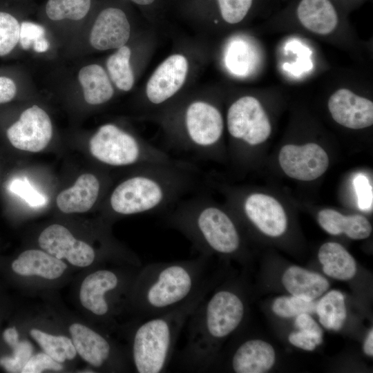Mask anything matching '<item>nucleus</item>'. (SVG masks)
<instances>
[{"mask_svg":"<svg viewBox=\"0 0 373 373\" xmlns=\"http://www.w3.org/2000/svg\"><path fill=\"white\" fill-rule=\"evenodd\" d=\"M66 268L61 259L39 249L24 251L12 263L13 271L18 275L37 276L48 280L58 278Z\"/></svg>","mask_w":373,"mask_h":373,"instance_id":"412c9836","label":"nucleus"},{"mask_svg":"<svg viewBox=\"0 0 373 373\" xmlns=\"http://www.w3.org/2000/svg\"><path fill=\"white\" fill-rule=\"evenodd\" d=\"M9 189L31 207H41L46 202V197L37 191L26 178L12 180L9 185Z\"/></svg>","mask_w":373,"mask_h":373,"instance_id":"473e14b6","label":"nucleus"},{"mask_svg":"<svg viewBox=\"0 0 373 373\" xmlns=\"http://www.w3.org/2000/svg\"><path fill=\"white\" fill-rule=\"evenodd\" d=\"M332 118L352 129H361L373 124V102L347 88L336 90L328 100Z\"/></svg>","mask_w":373,"mask_h":373,"instance_id":"4468645a","label":"nucleus"},{"mask_svg":"<svg viewBox=\"0 0 373 373\" xmlns=\"http://www.w3.org/2000/svg\"><path fill=\"white\" fill-rule=\"evenodd\" d=\"M63 366L46 353H39L30 357L21 372L23 373H40L44 370H61Z\"/></svg>","mask_w":373,"mask_h":373,"instance_id":"f704fd0d","label":"nucleus"},{"mask_svg":"<svg viewBox=\"0 0 373 373\" xmlns=\"http://www.w3.org/2000/svg\"><path fill=\"white\" fill-rule=\"evenodd\" d=\"M363 351L365 354L372 356L373 355V332L371 329L364 342Z\"/></svg>","mask_w":373,"mask_h":373,"instance_id":"a19ab883","label":"nucleus"},{"mask_svg":"<svg viewBox=\"0 0 373 373\" xmlns=\"http://www.w3.org/2000/svg\"><path fill=\"white\" fill-rule=\"evenodd\" d=\"M165 220L187 238L200 254L232 255L240 250V236L233 220L204 195L180 200L168 211Z\"/></svg>","mask_w":373,"mask_h":373,"instance_id":"39448f33","label":"nucleus"},{"mask_svg":"<svg viewBox=\"0 0 373 373\" xmlns=\"http://www.w3.org/2000/svg\"><path fill=\"white\" fill-rule=\"evenodd\" d=\"M147 119L159 124L169 145L203 159L216 153L224 129L221 110L204 88L187 90Z\"/></svg>","mask_w":373,"mask_h":373,"instance_id":"7ed1b4c3","label":"nucleus"},{"mask_svg":"<svg viewBox=\"0 0 373 373\" xmlns=\"http://www.w3.org/2000/svg\"><path fill=\"white\" fill-rule=\"evenodd\" d=\"M102 189L98 178L92 173L79 175L73 186L57 197V205L65 213H84L96 203Z\"/></svg>","mask_w":373,"mask_h":373,"instance_id":"a211bd4d","label":"nucleus"},{"mask_svg":"<svg viewBox=\"0 0 373 373\" xmlns=\"http://www.w3.org/2000/svg\"><path fill=\"white\" fill-rule=\"evenodd\" d=\"M11 144L17 149L39 152L52 136V126L48 113L37 105L22 112L19 119L6 132Z\"/></svg>","mask_w":373,"mask_h":373,"instance_id":"9d476101","label":"nucleus"},{"mask_svg":"<svg viewBox=\"0 0 373 373\" xmlns=\"http://www.w3.org/2000/svg\"><path fill=\"white\" fill-rule=\"evenodd\" d=\"M90 5L91 0H48L46 12L52 21H78L88 14Z\"/></svg>","mask_w":373,"mask_h":373,"instance_id":"c85d7f7f","label":"nucleus"},{"mask_svg":"<svg viewBox=\"0 0 373 373\" xmlns=\"http://www.w3.org/2000/svg\"><path fill=\"white\" fill-rule=\"evenodd\" d=\"M44 28L31 21H23L20 24L19 42L23 50H28L32 44L40 37H44Z\"/></svg>","mask_w":373,"mask_h":373,"instance_id":"c9c22d12","label":"nucleus"},{"mask_svg":"<svg viewBox=\"0 0 373 373\" xmlns=\"http://www.w3.org/2000/svg\"><path fill=\"white\" fill-rule=\"evenodd\" d=\"M78 79L84 99L88 104L102 105L114 96V85L106 70L101 65L91 64L82 67L79 71Z\"/></svg>","mask_w":373,"mask_h":373,"instance_id":"5701e85b","label":"nucleus"},{"mask_svg":"<svg viewBox=\"0 0 373 373\" xmlns=\"http://www.w3.org/2000/svg\"><path fill=\"white\" fill-rule=\"evenodd\" d=\"M316 312L321 325L334 331L339 330L346 318L344 296L337 290H332L316 303Z\"/></svg>","mask_w":373,"mask_h":373,"instance_id":"bb28decb","label":"nucleus"},{"mask_svg":"<svg viewBox=\"0 0 373 373\" xmlns=\"http://www.w3.org/2000/svg\"><path fill=\"white\" fill-rule=\"evenodd\" d=\"M288 339L293 345L307 351L314 350L322 342V337L300 330L291 333Z\"/></svg>","mask_w":373,"mask_h":373,"instance_id":"e433bc0d","label":"nucleus"},{"mask_svg":"<svg viewBox=\"0 0 373 373\" xmlns=\"http://www.w3.org/2000/svg\"><path fill=\"white\" fill-rule=\"evenodd\" d=\"M69 332L77 354L85 361L101 367L111 360L113 348L105 337L80 323L72 324Z\"/></svg>","mask_w":373,"mask_h":373,"instance_id":"6ab92c4d","label":"nucleus"},{"mask_svg":"<svg viewBox=\"0 0 373 373\" xmlns=\"http://www.w3.org/2000/svg\"><path fill=\"white\" fill-rule=\"evenodd\" d=\"M242 211L252 224L269 236H279L287 229L285 212L271 196L258 193L249 194L242 202Z\"/></svg>","mask_w":373,"mask_h":373,"instance_id":"2eb2a0df","label":"nucleus"},{"mask_svg":"<svg viewBox=\"0 0 373 373\" xmlns=\"http://www.w3.org/2000/svg\"><path fill=\"white\" fill-rule=\"evenodd\" d=\"M318 259L323 272L335 279L347 280L356 271V262L350 254L337 242H326L318 251Z\"/></svg>","mask_w":373,"mask_h":373,"instance_id":"a878e982","label":"nucleus"},{"mask_svg":"<svg viewBox=\"0 0 373 373\" xmlns=\"http://www.w3.org/2000/svg\"><path fill=\"white\" fill-rule=\"evenodd\" d=\"M296 13L303 26L318 35L331 33L338 23L337 10L331 0H300Z\"/></svg>","mask_w":373,"mask_h":373,"instance_id":"aec40b11","label":"nucleus"},{"mask_svg":"<svg viewBox=\"0 0 373 373\" xmlns=\"http://www.w3.org/2000/svg\"><path fill=\"white\" fill-rule=\"evenodd\" d=\"M353 185L357 195L358 206L362 211H370L372 207V186L367 176L357 174L353 180Z\"/></svg>","mask_w":373,"mask_h":373,"instance_id":"72a5a7b5","label":"nucleus"},{"mask_svg":"<svg viewBox=\"0 0 373 373\" xmlns=\"http://www.w3.org/2000/svg\"><path fill=\"white\" fill-rule=\"evenodd\" d=\"M282 283L292 296L306 300H315L329 286L323 276L297 266H291L284 272Z\"/></svg>","mask_w":373,"mask_h":373,"instance_id":"4be33fe9","label":"nucleus"},{"mask_svg":"<svg viewBox=\"0 0 373 373\" xmlns=\"http://www.w3.org/2000/svg\"><path fill=\"white\" fill-rule=\"evenodd\" d=\"M197 175L193 164L180 160L140 165L113 189L108 206L121 216L169 209L193 188Z\"/></svg>","mask_w":373,"mask_h":373,"instance_id":"f257e3e1","label":"nucleus"},{"mask_svg":"<svg viewBox=\"0 0 373 373\" xmlns=\"http://www.w3.org/2000/svg\"><path fill=\"white\" fill-rule=\"evenodd\" d=\"M278 158L286 175L303 181L319 178L329 165L327 154L323 148L314 143L302 146L285 145L281 148Z\"/></svg>","mask_w":373,"mask_h":373,"instance_id":"9b49d317","label":"nucleus"},{"mask_svg":"<svg viewBox=\"0 0 373 373\" xmlns=\"http://www.w3.org/2000/svg\"><path fill=\"white\" fill-rule=\"evenodd\" d=\"M208 294L186 322V341L177 358L182 370L204 372L210 370L220 342L243 320L245 303L237 292L220 288Z\"/></svg>","mask_w":373,"mask_h":373,"instance_id":"20e7f679","label":"nucleus"},{"mask_svg":"<svg viewBox=\"0 0 373 373\" xmlns=\"http://www.w3.org/2000/svg\"><path fill=\"white\" fill-rule=\"evenodd\" d=\"M295 327L300 331L307 332L322 337V329L309 314L303 313L296 316Z\"/></svg>","mask_w":373,"mask_h":373,"instance_id":"4c0bfd02","label":"nucleus"},{"mask_svg":"<svg viewBox=\"0 0 373 373\" xmlns=\"http://www.w3.org/2000/svg\"><path fill=\"white\" fill-rule=\"evenodd\" d=\"M38 243L46 252L58 259H66L77 267H88L96 257L90 245L77 240L66 227L58 224H51L43 230Z\"/></svg>","mask_w":373,"mask_h":373,"instance_id":"f8f14e48","label":"nucleus"},{"mask_svg":"<svg viewBox=\"0 0 373 373\" xmlns=\"http://www.w3.org/2000/svg\"><path fill=\"white\" fill-rule=\"evenodd\" d=\"M19 30L20 24L14 16L0 11V57L15 48L19 39Z\"/></svg>","mask_w":373,"mask_h":373,"instance_id":"2f4dec72","label":"nucleus"},{"mask_svg":"<svg viewBox=\"0 0 373 373\" xmlns=\"http://www.w3.org/2000/svg\"><path fill=\"white\" fill-rule=\"evenodd\" d=\"M120 275L114 271L100 269L87 276L79 290L82 305L98 316H108L111 305L107 296L119 289Z\"/></svg>","mask_w":373,"mask_h":373,"instance_id":"dca6fc26","label":"nucleus"},{"mask_svg":"<svg viewBox=\"0 0 373 373\" xmlns=\"http://www.w3.org/2000/svg\"><path fill=\"white\" fill-rule=\"evenodd\" d=\"M213 281L189 300L163 314L141 320L132 337V358L139 373L166 370L179 335L200 302L211 291Z\"/></svg>","mask_w":373,"mask_h":373,"instance_id":"423d86ee","label":"nucleus"},{"mask_svg":"<svg viewBox=\"0 0 373 373\" xmlns=\"http://www.w3.org/2000/svg\"><path fill=\"white\" fill-rule=\"evenodd\" d=\"M33 48L37 52H46L49 48V42L44 37H40L33 42Z\"/></svg>","mask_w":373,"mask_h":373,"instance_id":"ea45409f","label":"nucleus"},{"mask_svg":"<svg viewBox=\"0 0 373 373\" xmlns=\"http://www.w3.org/2000/svg\"><path fill=\"white\" fill-rule=\"evenodd\" d=\"M195 47L176 48L151 73L142 93L146 119L189 90L204 59V52Z\"/></svg>","mask_w":373,"mask_h":373,"instance_id":"0eeeda50","label":"nucleus"},{"mask_svg":"<svg viewBox=\"0 0 373 373\" xmlns=\"http://www.w3.org/2000/svg\"><path fill=\"white\" fill-rule=\"evenodd\" d=\"M316 303L306 300L294 296H283L276 298L271 306L275 314L283 318L296 316L300 314L316 312Z\"/></svg>","mask_w":373,"mask_h":373,"instance_id":"c756f323","label":"nucleus"},{"mask_svg":"<svg viewBox=\"0 0 373 373\" xmlns=\"http://www.w3.org/2000/svg\"><path fill=\"white\" fill-rule=\"evenodd\" d=\"M321 227L332 235L345 233L354 240L367 238L372 232L367 219L361 215L344 216L333 209L321 210L318 215Z\"/></svg>","mask_w":373,"mask_h":373,"instance_id":"b1692460","label":"nucleus"},{"mask_svg":"<svg viewBox=\"0 0 373 373\" xmlns=\"http://www.w3.org/2000/svg\"><path fill=\"white\" fill-rule=\"evenodd\" d=\"M15 82L7 77L0 76V104L10 102L16 95Z\"/></svg>","mask_w":373,"mask_h":373,"instance_id":"58836bf2","label":"nucleus"},{"mask_svg":"<svg viewBox=\"0 0 373 373\" xmlns=\"http://www.w3.org/2000/svg\"><path fill=\"white\" fill-rule=\"evenodd\" d=\"M275 360V351L269 343L251 339L236 348L231 359V367L236 373H264L273 367Z\"/></svg>","mask_w":373,"mask_h":373,"instance_id":"f3484780","label":"nucleus"},{"mask_svg":"<svg viewBox=\"0 0 373 373\" xmlns=\"http://www.w3.org/2000/svg\"><path fill=\"white\" fill-rule=\"evenodd\" d=\"M91 155L112 166L144 165L173 160L137 134L114 123L102 125L89 141Z\"/></svg>","mask_w":373,"mask_h":373,"instance_id":"6e6552de","label":"nucleus"},{"mask_svg":"<svg viewBox=\"0 0 373 373\" xmlns=\"http://www.w3.org/2000/svg\"><path fill=\"white\" fill-rule=\"evenodd\" d=\"M226 123L232 139L251 146L265 142L271 131L262 104L251 95L239 97L231 102L227 111Z\"/></svg>","mask_w":373,"mask_h":373,"instance_id":"1a4fd4ad","label":"nucleus"},{"mask_svg":"<svg viewBox=\"0 0 373 373\" xmlns=\"http://www.w3.org/2000/svg\"><path fill=\"white\" fill-rule=\"evenodd\" d=\"M128 42L115 50L106 62V70L113 85L124 92L131 90L137 79V70L133 65L135 52Z\"/></svg>","mask_w":373,"mask_h":373,"instance_id":"393cba45","label":"nucleus"},{"mask_svg":"<svg viewBox=\"0 0 373 373\" xmlns=\"http://www.w3.org/2000/svg\"><path fill=\"white\" fill-rule=\"evenodd\" d=\"M209 258L154 262L137 271L131 294L142 320L175 308L211 283Z\"/></svg>","mask_w":373,"mask_h":373,"instance_id":"f03ea898","label":"nucleus"},{"mask_svg":"<svg viewBox=\"0 0 373 373\" xmlns=\"http://www.w3.org/2000/svg\"><path fill=\"white\" fill-rule=\"evenodd\" d=\"M132 26L126 12L119 8L103 9L92 26L89 42L99 51L116 50L130 41Z\"/></svg>","mask_w":373,"mask_h":373,"instance_id":"ddd939ff","label":"nucleus"},{"mask_svg":"<svg viewBox=\"0 0 373 373\" xmlns=\"http://www.w3.org/2000/svg\"><path fill=\"white\" fill-rule=\"evenodd\" d=\"M215 1L220 19L227 25L233 26L241 23L247 17L254 0H215Z\"/></svg>","mask_w":373,"mask_h":373,"instance_id":"7c9ffc66","label":"nucleus"},{"mask_svg":"<svg viewBox=\"0 0 373 373\" xmlns=\"http://www.w3.org/2000/svg\"><path fill=\"white\" fill-rule=\"evenodd\" d=\"M133 3L142 6V7H149L155 2L156 0H130Z\"/></svg>","mask_w":373,"mask_h":373,"instance_id":"79ce46f5","label":"nucleus"},{"mask_svg":"<svg viewBox=\"0 0 373 373\" xmlns=\"http://www.w3.org/2000/svg\"><path fill=\"white\" fill-rule=\"evenodd\" d=\"M30 334L45 353L58 363L72 360L76 356L73 343L67 336L52 335L37 329H30Z\"/></svg>","mask_w":373,"mask_h":373,"instance_id":"cd10ccee","label":"nucleus"}]
</instances>
